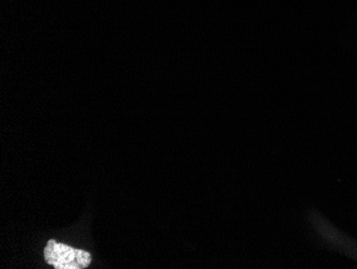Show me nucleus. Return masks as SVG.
<instances>
[{
	"instance_id": "f257e3e1",
	"label": "nucleus",
	"mask_w": 357,
	"mask_h": 269,
	"mask_svg": "<svg viewBox=\"0 0 357 269\" xmlns=\"http://www.w3.org/2000/svg\"><path fill=\"white\" fill-rule=\"evenodd\" d=\"M44 259L56 269L87 268L92 261L91 254L87 251L74 249L54 240H48L44 249Z\"/></svg>"
}]
</instances>
